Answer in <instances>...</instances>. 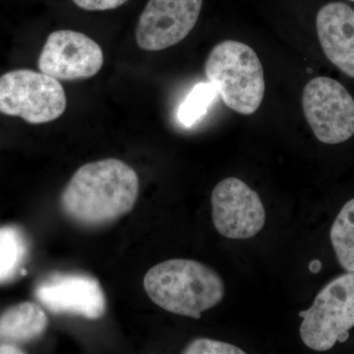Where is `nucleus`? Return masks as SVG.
Listing matches in <instances>:
<instances>
[{"label": "nucleus", "mask_w": 354, "mask_h": 354, "mask_svg": "<svg viewBox=\"0 0 354 354\" xmlns=\"http://www.w3.org/2000/svg\"><path fill=\"white\" fill-rule=\"evenodd\" d=\"M139 194V177L118 158L84 165L62 193L65 213L87 225H101L127 215Z\"/></svg>", "instance_id": "1"}, {"label": "nucleus", "mask_w": 354, "mask_h": 354, "mask_svg": "<svg viewBox=\"0 0 354 354\" xmlns=\"http://www.w3.org/2000/svg\"><path fill=\"white\" fill-rule=\"evenodd\" d=\"M153 304L177 315L200 319L223 301L225 286L218 272L194 260L171 259L153 266L144 278Z\"/></svg>", "instance_id": "2"}, {"label": "nucleus", "mask_w": 354, "mask_h": 354, "mask_svg": "<svg viewBox=\"0 0 354 354\" xmlns=\"http://www.w3.org/2000/svg\"><path fill=\"white\" fill-rule=\"evenodd\" d=\"M205 74L225 106L242 115H251L264 99V69L257 53L237 41L216 44L209 53Z\"/></svg>", "instance_id": "3"}, {"label": "nucleus", "mask_w": 354, "mask_h": 354, "mask_svg": "<svg viewBox=\"0 0 354 354\" xmlns=\"http://www.w3.org/2000/svg\"><path fill=\"white\" fill-rule=\"evenodd\" d=\"M299 316L304 319L299 334L307 348L327 351L348 341L354 327V271L330 281Z\"/></svg>", "instance_id": "4"}, {"label": "nucleus", "mask_w": 354, "mask_h": 354, "mask_svg": "<svg viewBox=\"0 0 354 354\" xmlns=\"http://www.w3.org/2000/svg\"><path fill=\"white\" fill-rule=\"evenodd\" d=\"M66 106L62 84L43 72L17 69L0 77V113L44 124L59 118Z\"/></svg>", "instance_id": "5"}, {"label": "nucleus", "mask_w": 354, "mask_h": 354, "mask_svg": "<svg viewBox=\"0 0 354 354\" xmlns=\"http://www.w3.org/2000/svg\"><path fill=\"white\" fill-rule=\"evenodd\" d=\"M305 120L314 136L325 145L346 143L354 137V95L341 81L317 76L302 94Z\"/></svg>", "instance_id": "6"}, {"label": "nucleus", "mask_w": 354, "mask_h": 354, "mask_svg": "<svg viewBox=\"0 0 354 354\" xmlns=\"http://www.w3.org/2000/svg\"><path fill=\"white\" fill-rule=\"evenodd\" d=\"M211 204L214 225L227 239H252L264 227V205L241 179L227 177L216 184Z\"/></svg>", "instance_id": "7"}, {"label": "nucleus", "mask_w": 354, "mask_h": 354, "mask_svg": "<svg viewBox=\"0 0 354 354\" xmlns=\"http://www.w3.org/2000/svg\"><path fill=\"white\" fill-rule=\"evenodd\" d=\"M203 0H149L136 28L139 48L160 51L183 41L194 29Z\"/></svg>", "instance_id": "8"}, {"label": "nucleus", "mask_w": 354, "mask_h": 354, "mask_svg": "<svg viewBox=\"0 0 354 354\" xmlns=\"http://www.w3.org/2000/svg\"><path fill=\"white\" fill-rule=\"evenodd\" d=\"M102 65L101 46L87 35L71 30L51 32L38 62L39 71L62 81L91 78Z\"/></svg>", "instance_id": "9"}, {"label": "nucleus", "mask_w": 354, "mask_h": 354, "mask_svg": "<svg viewBox=\"0 0 354 354\" xmlns=\"http://www.w3.org/2000/svg\"><path fill=\"white\" fill-rule=\"evenodd\" d=\"M36 297L53 313L99 319L106 312V297L102 286L87 274H55L39 283Z\"/></svg>", "instance_id": "10"}, {"label": "nucleus", "mask_w": 354, "mask_h": 354, "mask_svg": "<svg viewBox=\"0 0 354 354\" xmlns=\"http://www.w3.org/2000/svg\"><path fill=\"white\" fill-rule=\"evenodd\" d=\"M48 316L38 304L22 302L0 316V339L28 342L39 337L48 327Z\"/></svg>", "instance_id": "11"}, {"label": "nucleus", "mask_w": 354, "mask_h": 354, "mask_svg": "<svg viewBox=\"0 0 354 354\" xmlns=\"http://www.w3.org/2000/svg\"><path fill=\"white\" fill-rule=\"evenodd\" d=\"M330 242L344 271H354V198L342 207L330 232Z\"/></svg>", "instance_id": "12"}, {"label": "nucleus", "mask_w": 354, "mask_h": 354, "mask_svg": "<svg viewBox=\"0 0 354 354\" xmlns=\"http://www.w3.org/2000/svg\"><path fill=\"white\" fill-rule=\"evenodd\" d=\"M27 251V241L17 227L0 228V283L15 277Z\"/></svg>", "instance_id": "13"}, {"label": "nucleus", "mask_w": 354, "mask_h": 354, "mask_svg": "<svg viewBox=\"0 0 354 354\" xmlns=\"http://www.w3.org/2000/svg\"><path fill=\"white\" fill-rule=\"evenodd\" d=\"M216 88L211 83H200L193 88L178 111L180 122L191 127L206 113L209 104L215 100Z\"/></svg>", "instance_id": "14"}, {"label": "nucleus", "mask_w": 354, "mask_h": 354, "mask_svg": "<svg viewBox=\"0 0 354 354\" xmlns=\"http://www.w3.org/2000/svg\"><path fill=\"white\" fill-rule=\"evenodd\" d=\"M184 354H245V351L228 342L211 339H197L191 342Z\"/></svg>", "instance_id": "15"}, {"label": "nucleus", "mask_w": 354, "mask_h": 354, "mask_svg": "<svg viewBox=\"0 0 354 354\" xmlns=\"http://www.w3.org/2000/svg\"><path fill=\"white\" fill-rule=\"evenodd\" d=\"M127 1L128 0H73L77 6L88 11L113 10Z\"/></svg>", "instance_id": "16"}, {"label": "nucleus", "mask_w": 354, "mask_h": 354, "mask_svg": "<svg viewBox=\"0 0 354 354\" xmlns=\"http://www.w3.org/2000/svg\"><path fill=\"white\" fill-rule=\"evenodd\" d=\"M8 353H24V351H21L17 346H12V344H0V354Z\"/></svg>", "instance_id": "17"}, {"label": "nucleus", "mask_w": 354, "mask_h": 354, "mask_svg": "<svg viewBox=\"0 0 354 354\" xmlns=\"http://www.w3.org/2000/svg\"><path fill=\"white\" fill-rule=\"evenodd\" d=\"M322 269V263L319 260H313L310 262L309 264V270L314 274L316 272H320V270Z\"/></svg>", "instance_id": "18"}, {"label": "nucleus", "mask_w": 354, "mask_h": 354, "mask_svg": "<svg viewBox=\"0 0 354 354\" xmlns=\"http://www.w3.org/2000/svg\"><path fill=\"white\" fill-rule=\"evenodd\" d=\"M348 1L353 2L354 3V0H348Z\"/></svg>", "instance_id": "19"}]
</instances>
